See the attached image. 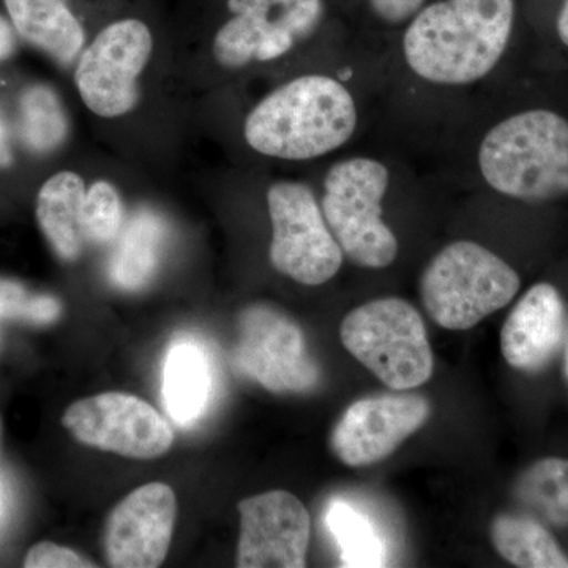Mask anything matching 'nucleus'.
Segmentation results:
<instances>
[{
  "label": "nucleus",
  "instance_id": "obj_1",
  "mask_svg": "<svg viewBox=\"0 0 568 568\" xmlns=\"http://www.w3.org/2000/svg\"><path fill=\"white\" fill-rule=\"evenodd\" d=\"M515 20L514 0H444L418 11L403 50L425 81L465 85L495 69Z\"/></svg>",
  "mask_w": 568,
  "mask_h": 568
},
{
  "label": "nucleus",
  "instance_id": "obj_2",
  "mask_svg": "<svg viewBox=\"0 0 568 568\" xmlns=\"http://www.w3.org/2000/svg\"><path fill=\"white\" fill-rule=\"evenodd\" d=\"M353 95L334 78L308 74L286 82L256 104L245 121L254 151L282 160H312L336 151L355 132Z\"/></svg>",
  "mask_w": 568,
  "mask_h": 568
},
{
  "label": "nucleus",
  "instance_id": "obj_3",
  "mask_svg": "<svg viewBox=\"0 0 568 568\" xmlns=\"http://www.w3.org/2000/svg\"><path fill=\"white\" fill-rule=\"evenodd\" d=\"M478 166L496 192L526 203L568 194V121L547 110L511 115L489 130Z\"/></svg>",
  "mask_w": 568,
  "mask_h": 568
},
{
  "label": "nucleus",
  "instance_id": "obj_4",
  "mask_svg": "<svg viewBox=\"0 0 568 568\" xmlns=\"http://www.w3.org/2000/svg\"><path fill=\"white\" fill-rule=\"evenodd\" d=\"M514 268L476 242H455L437 253L420 278L426 313L447 331H469L514 301Z\"/></svg>",
  "mask_w": 568,
  "mask_h": 568
},
{
  "label": "nucleus",
  "instance_id": "obj_5",
  "mask_svg": "<svg viewBox=\"0 0 568 568\" xmlns=\"http://www.w3.org/2000/svg\"><path fill=\"white\" fill-rule=\"evenodd\" d=\"M343 345L395 392L424 386L433 375L432 346L420 313L398 297L377 298L347 313Z\"/></svg>",
  "mask_w": 568,
  "mask_h": 568
},
{
  "label": "nucleus",
  "instance_id": "obj_6",
  "mask_svg": "<svg viewBox=\"0 0 568 568\" xmlns=\"http://www.w3.org/2000/svg\"><path fill=\"white\" fill-rule=\"evenodd\" d=\"M388 182L386 164L364 156L336 163L325 175V222L343 254L358 267L386 268L398 254V241L383 220Z\"/></svg>",
  "mask_w": 568,
  "mask_h": 568
},
{
  "label": "nucleus",
  "instance_id": "obj_7",
  "mask_svg": "<svg viewBox=\"0 0 568 568\" xmlns=\"http://www.w3.org/2000/svg\"><path fill=\"white\" fill-rule=\"evenodd\" d=\"M267 207L274 231L268 254L276 271L306 286L334 278L345 254L310 186L276 182L268 189Z\"/></svg>",
  "mask_w": 568,
  "mask_h": 568
},
{
  "label": "nucleus",
  "instance_id": "obj_8",
  "mask_svg": "<svg viewBox=\"0 0 568 568\" xmlns=\"http://www.w3.org/2000/svg\"><path fill=\"white\" fill-rule=\"evenodd\" d=\"M234 361L244 375L272 394H306L321 381L302 328L268 305L250 306L239 317Z\"/></svg>",
  "mask_w": 568,
  "mask_h": 568
},
{
  "label": "nucleus",
  "instance_id": "obj_9",
  "mask_svg": "<svg viewBox=\"0 0 568 568\" xmlns=\"http://www.w3.org/2000/svg\"><path fill=\"white\" fill-rule=\"evenodd\" d=\"M153 50L152 33L140 20L106 26L82 52L74 71L85 106L100 118L129 114L140 100V80Z\"/></svg>",
  "mask_w": 568,
  "mask_h": 568
},
{
  "label": "nucleus",
  "instance_id": "obj_10",
  "mask_svg": "<svg viewBox=\"0 0 568 568\" xmlns=\"http://www.w3.org/2000/svg\"><path fill=\"white\" fill-rule=\"evenodd\" d=\"M227 9L234 17L216 32L213 55L230 69L282 58L324 13L323 0H227Z\"/></svg>",
  "mask_w": 568,
  "mask_h": 568
},
{
  "label": "nucleus",
  "instance_id": "obj_11",
  "mask_svg": "<svg viewBox=\"0 0 568 568\" xmlns=\"http://www.w3.org/2000/svg\"><path fill=\"white\" fill-rule=\"evenodd\" d=\"M62 425L82 446L133 459L163 457L174 432L162 414L140 396L108 392L73 403Z\"/></svg>",
  "mask_w": 568,
  "mask_h": 568
},
{
  "label": "nucleus",
  "instance_id": "obj_12",
  "mask_svg": "<svg viewBox=\"0 0 568 568\" xmlns=\"http://www.w3.org/2000/svg\"><path fill=\"white\" fill-rule=\"evenodd\" d=\"M432 405L422 395L365 396L347 407L331 436L335 457L346 466L376 465L426 424Z\"/></svg>",
  "mask_w": 568,
  "mask_h": 568
},
{
  "label": "nucleus",
  "instance_id": "obj_13",
  "mask_svg": "<svg viewBox=\"0 0 568 568\" xmlns=\"http://www.w3.org/2000/svg\"><path fill=\"white\" fill-rule=\"evenodd\" d=\"M239 514L237 567H305L312 519L297 497L282 489L264 493L242 500Z\"/></svg>",
  "mask_w": 568,
  "mask_h": 568
},
{
  "label": "nucleus",
  "instance_id": "obj_14",
  "mask_svg": "<svg viewBox=\"0 0 568 568\" xmlns=\"http://www.w3.org/2000/svg\"><path fill=\"white\" fill-rule=\"evenodd\" d=\"M178 518V500L166 484L134 489L110 514L104 552L111 567L155 568L170 551Z\"/></svg>",
  "mask_w": 568,
  "mask_h": 568
},
{
  "label": "nucleus",
  "instance_id": "obj_15",
  "mask_svg": "<svg viewBox=\"0 0 568 568\" xmlns=\"http://www.w3.org/2000/svg\"><path fill=\"white\" fill-rule=\"evenodd\" d=\"M566 310L552 284L538 283L511 310L503 332L500 351L508 365L534 373L547 366L564 338Z\"/></svg>",
  "mask_w": 568,
  "mask_h": 568
},
{
  "label": "nucleus",
  "instance_id": "obj_16",
  "mask_svg": "<svg viewBox=\"0 0 568 568\" xmlns=\"http://www.w3.org/2000/svg\"><path fill=\"white\" fill-rule=\"evenodd\" d=\"M85 192L81 175L61 171L51 175L37 193V223L48 244L67 263L77 261L84 248Z\"/></svg>",
  "mask_w": 568,
  "mask_h": 568
},
{
  "label": "nucleus",
  "instance_id": "obj_17",
  "mask_svg": "<svg viewBox=\"0 0 568 568\" xmlns=\"http://www.w3.org/2000/svg\"><path fill=\"white\" fill-rule=\"evenodd\" d=\"M18 36L61 63H71L84 47V29L67 0H3Z\"/></svg>",
  "mask_w": 568,
  "mask_h": 568
},
{
  "label": "nucleus",
  "instance_id": "obj_18",
  "mask_svg": "<svg viewBox=\"0 0 568 568\" xmlns=\"http://www.w3.org/2000/svg\"><path fill=\"white\" fill-rule=\"evenodd\" d=\"M166 226L153 212H140L130 220L110 263L114 286L138 291L148 286L162 261Z\"/></svg>",
  "mask_w": 568,
  "mask_h": 568
},
{
  "label": "nucleus",
  "instance_id": "obj_19",
  "mask_svg": "<svg viewBox=\"0 0 568 568\" xmlns=\"http://www.w3.org/2000/svg\"><path fill=\"white\" fill-rule=\"evenodd\" d=\"M211 368L201 347L179 343L164 362L163 402L168 414L179 424L201 416L211 395Z\"/></svg>",
  "mask_w": 568,
  "mask_h": 568
},
{
  "label": "nucleus",
  "instance_id": "obj_20",
  "mask_svg": "<svg viewBox=\"0 0 568 568\" xmlns=\"http://www.w3.org/2000/svg\"><path fill=\"white\" fill-rule=\"evenodd\" d=\"M491 541L508 562L523 568H568V558L555 538L526 515H499L491 525Z\"/></svg>",
  "mask_w": 568,
  "mask_h": 568
},
{
  "label": "nucleus",
  "instance_id": "obj_21",
  "mask_svg": "<svg viewBox=\"0 0 568 568\" xmlns=\"http://www.w3.org/2000/svg\"><path fill=\"white\" fill-rule=\"evenodd\" d=\"M327 528L345 567L386 566L387 549L379 530L365 514L345 500H332L325 514Z\"/></svg>",
  "mask_w": 568,
  "mask_h": 568
},
{
  "label": "nucleus",
  "instance_id": "obj_22",
  "mask_svg": "<svg viewBox=\"0 0 568 568\" xmlns=\"http://www.w3.org/2000/svg\"><path fill=\"white\" fill-rule=\"evenodd\" d=\"M515 496L537 517L551 525L568 526V459L534 463L518 478Z\"/></svg>",
  "mask_w": 568,
  "mask_h": 568
},
{
  "label": "nucleus",
  "instance_id": "obj_23",
  "mask_svg": "<svg viewBox=\"0 0 568 568\" xmlns=\"http://www.w3.org/2000/svg\"><path fill=\"white\" fill-rule=\"evenodd\" d=\"M22 141L36 152H51L65 141L69 122L61 100L47 85H33L20 102Z\"/></svg>",
  "mask_w": 568,
  "mask_h": 568
},
{
  "label": "nucleus",
  "instance_id": "obj_24",
  "mask_svg": "<svg viewBox=\"0 0 568 568\" xmlns=\"http://www.w3.org/2000/svg\"><path fill=\"white\" fill-rule=\"evenodd\" d=\"M85 242L95 245L110 244L123 226V205L121 194L110 182L99 181L92 183L85 192L84 200Z\"/></svg>",
  "mask_w": 568,
  "mask_h": 568
},
{
  "label": "nucleus",
  "instance_id": "obj_25",
  "mask_svg": "<svg viewBox=\"0 0 568 568\" xmlns=\"http://www.w3.org/2000/svg\"><path fill=\"white\" fill-rule=\"evenodd\" d=\"M62 306L51 295L31 294L22 284L0 280V317L31 324H52L61 317Z\"/></svg>",
  "mask_w": 568,
  "mask_h": 568
},
{
  "label": "nucleus",
  "instance_id": "obj_26",
  "mask_svg": "<svg viewBox=\"0 0 568 568\" xmlns=\"http://www.w3.org/2000/svg\"><path fill=\"white\" fill-rule=\"evenodd\" d=\"M26 568H85L95 567L73 549L61 547L52 541H40L33 545L26 555Z\"/></svg>",
  "mask_w": 568,
  "mask_h": 568
},
{
  "label": "nucleus",
  "instance_id": "obj_27",
  "mask_svg": "<svg viewBox=\"0 0 568 568\" xmlns=\"http://www.w3.org/2000/svg\"><path fill=\"white\" fill-rule=\"evenodd\" d=\"M424 2L425 0H369L377 17L390 24H399L416 17Z\"/></svg>",
  "mask_w": 568,
  "mask_h": 568
},
{
  "label": "nucleus",
  "instance_id": "obj_28",
  "mask_svg": "<svg viewBox=\"0 0 568 568\" xmlns=\"http://www.w3.org/2000/svg\"><path fill=\"white\" fill-rule=\"evenodd\" d=\"M17 29L11 24L10 18L0 14V62L7 61L17 50Z\"/></svg>",
  "mask_w": 568,
  "mask_h": 568
},
{
  "label": "nucleus",
  "instance_id": "obj_29",
  "mask_svg": "<svg viewBox=\"0 0 568 568\" xmlns=\"http://www.w3.org/2000/svg\"><path fill=\"white\" fill-rule=\"evenodd\" d=\"M11 163H13V151H11L10 134L6 123L0 119V170H6Z\"/></svg>",
  "mask_w": 568,
  "mask_h": 568
},
{
  "label": "nucleus",
  "instance_id": "obj_30",
  "mask_svg": "<svg viewBox=\"0 0 568 568\" xmlns=\"http://www.w3.org/2000/svg\"><path fill=\"white\" fill-rule=\"evenodd\" d=\"M558 33L564 44L568 47V0L564 2L562 10H560L558 18Z\"/></svg>",
  "mask_w": 568,
  "mask_h": 568
},
{
  "label": "nucleus",
  "instance_id": "obj_31",
  "mask_svg": "<svg viewBox=\"0 0 568 568\" xmlns=\"http://www.w3.org/2000/svg\"><path fill=\"white\" fill-rule=\"evenodd\" d=\"M566 375L568 379V338H567V346H566Z\"/></svg>",
  "mask_w": 568,
  "mask_h": 568
},
{
  "label": "nucleus",
  "instance_id": "obj_32",
  "mask_svg": "<svg viewBox=\"0 0 568 568\" xmlns=\"http://www.w3.org/2000/svg\"><path fill=\"white\" fill-rule=\"evenodd\" d=\"M0 429H2V426H0Z\"/></svg>",
  "mask_w": 568,
  "mask_h": 568
}]
</instances>
